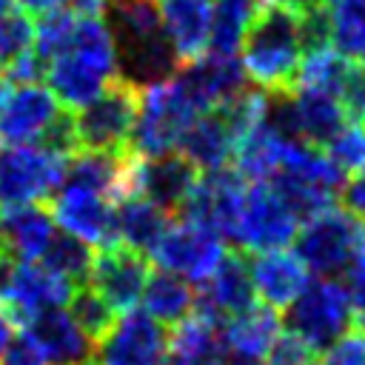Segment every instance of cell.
I'll return each instance as SVG.
<instances>
[{"label":"cell","mask_w":365,"mask_h":365,"mask_svg":"<svg viewBox=\"0 0 365 365\" xmlns=\"http://www.w3.org/2000/svg\"><path fill=\"white\" fill-rule=\"evenodd\" d=\"M240 48H242V74L257 88L268 94L291 91L305 54L297 11L279 3L259 9Z\"/></svg>","instance_id":"1"},{"label":"cell","mask_w":365,"mask_h":365,"mask_svg":"<svg viewBox=\"0 0 365 365\" xmlns=\"http://www.w3.org/2000/svg\"><path fill=\"white\" fill-rule=\"evenodd\" d=\"M103 11H108L120 77L148 86L177 71V60L163 34L157 0H106Z\"/></svg>","instance_id":"2"},{"label":"cell","mask_w":365,"mask_h":365,"mask_svg":"<svg viewBox=\"0 0 365 365\" xmlns=\"http://www.w3.org/2000/svg\"><path fill=\"white\" fill-rule=\"evenodd\" d=\"M194 117L197 108L174 74L140 86V106L128 137V151L137 157H160L177 151L180 137Z\"/></svg>","instance_id":"3"},{"label":"cell","mask_w":365,"mask_h":365,"mask_svg":"<svg viewBox=\"0 0 365 365\" xmlns=\"http://www.w3.org/2000/svg\"><path fill=\"white\" fill-rule=\"evenodd\" d=\"M365 251V220L345 205L325 208L305 220V228L294 237V254L317 277L339 279L348 265Z\"/></svg>","instance_id":"4"},{"label":"cell","mask_w":365,"mask_h":365,"mask_svg":"<svg viewBox=\"0 0 365 365\" xmlns=\"http://www.w3.org/2000/svg\"><path fill=\"white\" fill-rule=\"evenodd\" d=\"M279 322L308 342L317 354L325 351L334 339H339L348 328H354V311L345 294V285L331 277L308 279L305 288L285 305Z\"/></svg>","instance_id":"5"},{"label":"cell","mask_w":365,"mask_h":365,"mask_svg":"<svg viewBox=\"0 0 365 365\" xmlns=\"http://www.w3.org/2000/svg\"><path fill=\"white\" fill-rule=\"evenodd\" d=\"M137 106H140V86L117 74L91 103H86L77 114H71V131L77 148L125 151L137 120Z\"/></svg>","instance_id":"6"},{"label":"cell","mask_w":365,"mask_h":365,"mask_svg":"<svg viewBox=\"0 0 365 365\" xmlns=\"http://www.w3.org/2000/svg\"><path fill=\"white\" fill-rule=\"evenodd\" d=\"M68 154L51 145H3L0 148V205L40 202L66 180Z\"/></svg>","instance_id":"7"},{"label":"cell","mask_w":365,"mask_h":365,"mask_svg":"<svg viewBox=\"0 0 365 365\" xmlns=\"http://www.w3.org/2000/svg\"><path fill=\"white\" fill-rule=\"evenodd\" d=\"M245 191H248V182L234 168L200 171L180 214H182V220H191V222L214 231L220 240L231 242V248H234Z\"/></svg>","instance_id":"8"},{"label":"cell","mask_w":365,"mask_h":365,"mask_svg":"<svg viewBox=\"0 0 365 365\" xmlns=\"http://www.w3.org/2000/svg\"><path fill=\"white\" fill-rule=\"evenodd\" d=\"M299 231V220L294 211L282 202V197L274 191L268 180L262 182H248L240 222H237V242L234 248L240 251H277L294 242Z\"/></svg>","instance_id":"9"},{"label":"cell","mask_w":365,"mask_h":365,"mask_svg":"<svg viewBox=\"0 0 365 365\" xmlns=\"http://www.w3.org/2000/svg\"><path fill=\"white\" fill-rule=\"evenodd\" d=\"M148 254L157 262V268L171 271L188 279L191 285H200L222 259L225 245L214 231L180 217L177 222L165 225V231L157 237Z\"/></svg>","instance_id":"10"},{"label":"cell","mask_w":365,"mask_h":365,"mask_svg":"<svg viewBox=\"0 0 365 365\" xmlns=\"http://www.w3.org/2000/svg\"><path fill=\"white\" fill-rule=\"evenodd\" d=\"M168 348L165 325L151 319L145 311L117 314L114 325L97 339V365H163Z\"/></svg>","instance_id":"11"},{"label":"cell","mask_w":365,"mask_h":365,"mask_svg":"<svg viewBox=\"0 0 365 365\" xmlns=\"http://www.w3.org/2000/svg\"><path fill=\"white\" fill-rule=\"evenodd\" d=\"M148 271L151 268H148L145 254L131 251L125 245H108L94 254L91 274H88L86 285L114 314H125V311L137 308Z\"/></svg>","instance_id":"12"},{"label":"cell","mask_w":365,"mask_h":365,"mask_svg":"<svg viewBox=\"0 0 365 365\" xmlns=\"http://www.w3.org/2000/svg\"><path fill=\"white\" fill-rule=\"evenodd\" d=\"M200 171L182 154H160V157H137L131 163V194L154 202L168 217L180 214Z\"/></svg>","instance_id":"13"},{"label":"cell","mask_w":365,"mask_h":365,"mask_svg":"<svg viewBox=\"0 0 365 365\" xmlns=\"http://www.w3.org/2000/svg\"><path fill=\"white\" fill-rule=\"evenodd\" d=\"M60 114V103L46 86H17L0 106V145H31L46 140Z\"/></svg>","instance_id":"14"},{"label":"cell","mask_w":365,"mask_h":365,"mask_svg":"<svg viewBox=\"0 0 365 365\" xmlns=\"http://www.w3.org/2000/svg\"><path fill=\"white\" fill-rule=\"evenodd\" d=\"M51 217L63 225V231L74 234L77 240L88 242L91 248L117 245L114 231V202L77 185H63L51 200Z\"/></svg>","instance_id":"15"},{"label":"cell","mask_w":365,"mask_h":365,"mask_svg":"<svg viewBox=\"0 0 365 365\" xmlns=\"http://www.w3.org/2000/svg\"><path fill=\"white\" fill-rule=\"evenodd\" d=\"M254 299L257 294L248 271V254L240 248H225L217 268L200 282V297L194 308L225 322L228 317L251 308Z\"/></svg>","instance_id":"16"},{"label":"cell","mask_w":365,"mask_h":365,"mask_svg":"<svg viewBox=\"0 0 365 365\" xmlns=\"http://www.w3.org/2000/svg\"><path fill=\"white\" fill-rule=\"evenodd\" d=\"M174 77L180 80V86L188 94L197 114L220 108L222 103H228L234 94H240L245 88L242 66L234 57L214 54V51H205L194 63L177 66Z\"/></svg>","instance_id":"17"},{"label":"cell","mask_w":365,"mask_h":365,"mask_svg":"<svg viewBox=\"0 0 365 365\" xmlns=\"http://www.w3.org/2000/svg\"><path fill=\"white\" fill-rule=\"evenodd\" d=\"M77 285L60 274H54L46 265L31 262H20L14 265L11 274V288L9 297L3 299L6 308L11 311V317L20 322L43 314V311H54V308H66L74 297Z\"/></svg>","instance_id":"18"},{"label":"cell","mask_w":365,"mask_h":365,"mask_svg":"<svg viewBox=\"0 0 365 365\" xmlns=\"http://www.w3.org/2000/svg\"><path fill=\"white\" fill-rule=\"evenodd\" d=\"M131 163L134 154L111 148H77L66 163V185L88 188L106 200H123L131 194Z\"/></svg>","instance_id":"19"},{"label":"cell","mask_w":365,"mask_h":365,"mask_svg":"<svg viewBox=\"0 0 365 365\" xmlns=\"http://www.w3.org/2000/svg\"><path fill=\"white\" fill-rule=\"evenodd\" d=\"M228 354L222 322L194 308L182 322L174 325L163 365H228Z\"/></svg>","instance_id":"20"},{"label":"cell","mask_w":365,"mask_h":365,"mask_svg":"<svg viewBox=\"0 0 365 365\" xmlns=\"http://www.w3.org/2000/svg\"><path fill=\"white\" fill-rule=\"evenodd\" d=\"M26 334L46 354L48 365H88L94 362V342L71 319L68 311H43L23 322Z\"/></svg>","instance_id":"21"},{"label":"cell","mask_w":365,"mask_h":365,"mask_svg":"<svg viewBox=\"0 0 365 365\" xmlns=\"http://www.w3.org/2000/svg\"><path fill=\"white\" fill-rule=\"evenodd\" d=\"M160 23L177 66L194 63L208 51L211 0H160Z\"/></svg>","instance_id":"22"},{"label":"cell","mask_w":365,"mask_h":365,"mask_svg":"<svg viewBox=\"0 0 365 365\" xmlns=\"http://www.w3.org/2000/svg\"><path fill=\"white\" fill-rule=\"evenodd\" d=\"M54 231V217L40 202L0 205V251L11 259H40Z\"/></svg>","instance_id":"23"},{"label":"cell","mask_w":365,"mask_h":365,"mask_svg":"<svg viewBox=\"0 0 365 365\" xmlns=\"http://www.w3.org/2000/svg\"><path fill=\"white\" fill-rule=\"evenodd\" d=\"M254 294L268 308H285L308 282V268L294 251H259L248 259Z\"/></svg>","instance_id":"24"},{"label":"cell","mask_w":365,"mask_h":365,"mask_svg":"<svg viewBox=\"0 0 365 365\" xmlns=\"http://www.w3.org/2000/svg\"><path fill=\"white\" fill-rule=\"evenodd\" d=\"M43 74L48 80V91L66 108H83L114 80V77H108L106 71H100L97 66H91L88 60H83L80 54H74L68 48H63L57 57H51L46 63Z\"/></svg>","instance_id":"25"},{"label":"cell","mask_w":365,"mask_h":365,"mask_svg":"<svg viewBox=\"0 0 365 365\" xmlns=\"http://www.w3.org/2000/svg\"><path fill=\"white\" fill-rule=\"evenodd\" d=\"M177 151L197 168V171H214L225 168V163L234 154V137L222 120V114L214 111H200L188 128L180 137Z\"/></svg>","instance_id":"26"},{"label":"cell","mask_w":365,"mask_h":365,"mask_svg":"<svg viewBox=\"0 0 365 365\" xmlns=\"http://www.w3.org/2000/svg\"><path fill=\"white\" fill-rule=\"evenodd\" d=\"M279 328H282V322H279L277 308L251 305V308H245V311H240L222 322V336H225V345L234 356L262 359L265 351L279 336Z\"/></svg>","instance_id":"27"},{"label":"cell","mask_w":365,"mask_h":365,"mask_svg":"<svg viewBox=\"0 0 365 365\" xmlns=\"http://www.w3.org/2000/svg\"><path fill=\"white\" fill-rule=\"evenodd\" d=\"M145 314L151 319H157L160 325H177L182 322L194 305H197V291L188 279L171 274V271H148L145 285H143V297H140Z\"/></svg>","instance_id":"28"},{"label":"cell","mask_w":365,"mask_h":365,"mask_svg":"<svg viewBox=\"0 0 365 365\" xmlns=\"http://www.w3.org/2000/svg\"><path fill=\"white\" fill-rule=\"evenodd\" d=\"M120 205L114 208V231H117V245H125L131 251L148 254L151 245L157 242V237L165 231V225L171 222V217L157 208L154 202L128 194L123 200H117Z\"/></svg>","instance_id":"29"},{"label":"cell","mask_w":365,"mask_h":365,"mask_svg":"<svg viewBox=\"0 0 365 365\" xmlns=\"http://www.w3.org/2000/svg\"><path fill=\"white\" fill-rule=\"evenodd\" d=\"M257 0H214L211 3V29H208V51L234 57L242 46V37L257 17Z\"/></svg>","instance_id":"30"},{"label":"cell","mask_w":365,"mask_h":365,"mask_svg":"<svg viewBox=\"0 0 365 365\" xmlns=\"http://www.w3.org/2000/svg\"><path fill=\"white\" fill-rule=\"evenodd\" d=\"M43 265L51 268L54 274L71 279L77 288H83L88 282L91 274V262H94V248L83 240H77L68 231H54L46 251L40 254Z\"/></svg>","instance_id":"31"},{"label":"cell","mask_w":365,"mask_h":365,"mask_svg":"<svg viewBox=\"0 0 365 365\" xmlns=\"http://www.w3.org/2000/svg\"><path fill=\"white\" fill-rule=\"evenodd\" d=\"M331 43L354 60L365 63V0H336L328 9Z\"/></svg>","instance_id":"32"},{"label":"cell","mask_w":365,"mask_h":365,"mask_svg":"<svg viewBox=\"0 0 365 365\" xmlns=\"http://www.w3.org/2000/svg\"><path fill=\"white\" fill-rule=\"evenodd\" d=\"M74 23H77V11L71 9H51L40 14V23L34 26V37H31V51L43 60V66L68 46Z\"/></svg>","instance_id":"33"},{"label":"cell","mask_w":365,"mask_h":365,"mask_svg":"<svg viewBox=\"0 0 365 365\" xmlns=\"http://www.w3.org/2000/svg\"><path fill=\"white\" fill-rule=\"evenodd\" d=\"M325 154L328 160L345 174V177H354L365 168V120L362 123H354L348 120L342 125V131L325 145Z\"/></svg>","instance_id":"34"},{"label":"cell","mask_w":365,"mask_h":365,"mask_svg":"<svg viewBox=\"0 0 365 365\" xmlns=\"http://www.w3.org/2000/svg\"><path fill=\"white\" fill-rule=\"evenodd\" d=\"M68 305H71V311H68L71 319L83 328V334H86L94 345H97V339H100V336L114 325V319H117V314H114L88 285H83V291L77 288Z\"/></svg>","instance_id":"35"},{"label":"cell","mask_w":365,"mask_h":365,"mask_svg":"<svg viewBox=\"0 0 365 365\" xmlns=\"http://www.w3.org/2000/svg\"><path fill=\"white\" fill-rule=\"evenodd\" d=\"M314 365H365V328H348L339 339L317 354Z\"/></svg>","instance_id":"36"},{"label":"cell","mask_w":365,"mask_h":365,"mask_svg":"<svg viewBox=\"0 0 365 365\" xmlns=\"http://www.w3.org/2000/svg\"><path fill=\"white\" fill-rule=\"evenodd\" d=\"M314 359H317V351L299 336H294L291 331L279 334L262 356L265 365H314Z\"/></svg>","instance_id":"37"},{"label":"cell","mask_w":365,"mask_h":365,"mask_svg":"<svg viewBox=\"0 0 365 365\" xmlns=\"http://www.w3.org/2000/svg\"><path fill=\"white\" fill-rule=\"evenodd\" d=\"M339 282L345 285L351 311H354V325L365 328V251L348 265V271L339 277Z\"/></svg>","instance_id":"38"},{"label":"cell","mask_w":365,"mask_h":365,"mask_svg":"<svg viewBox=\"0 0 365 365\" xmlns=\"http://www.w3.org/2000/svg\"><path fill=\"white\" fill-rule=\"evenodd\" d=\"M0 365H48V359L29 334H20L0 354Z\"/></svg>","instance_id":"39"},{"label":"cell","mask_w":365,"mask_h":365,"mask_svg":"<svg viewBox=\"0 0 365 365\" xmlns=\"http://www.w3.org/2000/svg\"><path fill=\"white\" fill-rule=\"evenodd\" d=\"M342 202L348 211H354L359 220H365V168L359 174H354V180L345 182V188L339 191Z\"/></svg>","instance_id":"40"},{"label":"cell","mask_w":365,"mask_h":365,"mask_svg":"<svg viewBox=\"0 0 365 365\" xmlns=\"http://www.w3.org/2000/svg\"><path fill=\"white\" fill-rule=\"evenodd\" d=\"M23 14H46L51 9H63L68 0H14Z\"/></svg>","instance_id":"41"},{"label":"cell","mask_w":365,"mask_h":365,"mask_svg":"<svg viewBox=\"0 0 365 365\" xmlns=\"http://www.w3.org/2000/svg\"><path fill=\"white\" fill-rule=\"evenodd\" d=\"M14 331H17V319L11 317V311L6 305H0V354L9 348V342L14 339Z\"/></svg>","instance_id":"42"},{"label":"cell","mask_w":365,"mask_h":365,"mask_svg":"<svg viewBox=\"0 0 365 365\" xmlns=\"http://www.w3.org/2000/svg\"><path fill=\"white\" fill-rule=\"evenodd\" d=\"M11 274H14V259H11V257H6V254L0 251V302L9 297Z\"/></svg>","instance_id":"43"},{"label":"cell","mask_w":365,"mask_h":365,"mask_svg":"<svg viewBox=\"0 0 365 365\" xmlns=\"http://www.w3.org/2000/svg\"><path fill=\"white\" fill-rule=\"evenodd\" d=\"M277 3L285 6V9L302 11V9H331L336 0H277Z\"/></svg>","instance_id":"44"},{"label":"cell","mask_w":365,"mask_h":365,"mask_svg":"<svg viewBox=\"0 0 365 365\" xmlns=\"http://www.w3.org/2000/svg\"><path fill=\"white\" fill-rule=\"evenodd\" d=\"M228 365H265L262 359H254V356H231Z\"/></svg>","instance_id":"45"},{"label":"cell","mask_w":365,"mask_h":365,"mask_svg":"<svg viewBox=\"0 0 365 365\" xmlns=\"http://www.w3.org/2000/svg\"><path fill=\"white\" fill-rule=\"evenodd\" d=\"M6 94H9V83L0 77V106H3V100H6Z\"/></svg>","instance_id":"46"},{"label":"cell","mask_w":365,"mask_h":365,"mask_svg":"<svg viewBox=\"0 0 365 365\" xmlns=\"http://www.w3.org/2000/svg\"><path fill=\"white\" fill-rule=\"evenodd\" d=\"M11 6V0H0V9H9Z\"/></svg>","instance_id":"47"},{"label":"cell","mask_w":365,"mask_h":365,"mask_svg":"<svg viewBox=\"0 0 365 365\" xmlns=\"http://www.w3.org/2000/svg\"><path fill=\"white\" fill-rule=\"evenodd\" d=\"M88 365H91V362H88Z\"/></svg>","instance_id":"48"}]
</instances>
